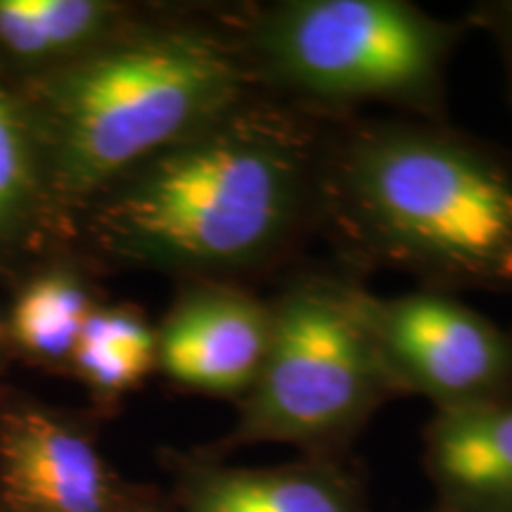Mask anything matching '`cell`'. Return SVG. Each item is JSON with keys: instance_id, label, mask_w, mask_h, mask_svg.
Segmentation results:
<instances>
[{"instance_id": "1", "label": "cell", "mask_w": 512, "mask_h": 512, "mask_svg": "<svg viewBox=\"0 0 512 512\" xmlns=\"http://www.w3.org/2000/svg\"><path fill=\"white\" fill-rule=\"evenodd\" d=\"M339 114L256 91L114 181L93 214L114 259L252 273L318 223L323 155Z\"/></svg>"}, {"instance_id": "2", "label": "cell", "mask_w": 512, "mask_h": 512, "mask_svg": "<svg viewBox=\"0 0 512 512\" xmlns=\"http://www.w3.org/2000/svg\"><path fill=\"white\" fill-rule=\"evenodd\" d=\"M351 268L512 292V155L441 119L332 121L318 223Z\"/></svg>"}, {"instance_id": "3", "label": "cell", "mask_w": 512, "mask_h": 512, "mask_svg": "<svg viewBox=\"0 0 512 512\" xmlns=\"http://www.w3.org/2000/svg\"><path fill=\"white\" fill-rule=\"evenodd\" d=\"M256 91L233 19L102 41L55 88L57 181L95 195Z\"/></svg>"}, {"instance_id": "4", "label": "cell", "mask_w": 512, "mask_h": 512, "mask_svg": "<svg viewBox=\"0 0 512 512\" xmlns=\"http://www.w3.org/2000/svg\"><path fill=\"white\" fill-rule=\"evenodd\" d=\"M233 19L259 91L328 114L384 105L441 119L465 22L408 0H273Z\"/></svg>"}, {"instance_id": "5", "label": "cell", "mask_w": 512, "mask_h": 512, "mask_svg": "<svg viewBox=\"0 0 512 512\" xmlns=\"http://www.w3.org/2000/svg\"><path fill=\"white\" fill-rule=\"evenodd\" d=\"M354 275L306 271L271 299V339L240 399L230 446L347 444L396 389L361 313Z\"/></svg>"}, {"instance_id": "6", "label": "cell", "mask_w": 512, "mask_h": 512, "mask_svg": "<svg viewBox=\"0 0 512 512\" xmlns=\"http://www.w3.org/2000/svg\"><path fill=\"white\" fill-rule=\"evenodd\" d=\"M361 313L399 396H425L437 413L512 399V328L453 292L380 297L363 287Z\"/></svg>"}, {"instance_id": "7", "label": "cell", "mask_w": 512, "mask_h": 512, "mask_svg": "<svg viewBox=\"0 0 512 512\" xmlns=\"http://www.w3.org/2000/svg\"><path fill=\"white\" fill-rule=\"evenodd\" d=\"M271 323V299L228 280L197 285L157 330V366L195 392L240 401L264 363Z\"/></svg>"}, {"instance_id": "8", "label": "cell", "mask_w": 512, "mask_h": 512, "mask_svg": "<svg viewBox=\"0 0 512 512\" xmlns=\"http://www.w3.org/2000/svg\"><path fill=\"white\" fill-rule=\"evenodd\" d=\"M0 486L19 512H112L114 491L95 446L38 411L0 420Z\"/></svg>"}, {"instance_id": "9", "label": "cell", "mask_w": 512, "mask_h": 512, "mask_svg": "<svg viewBox=\"0 0 512 512\" xmlns=\"http://www.w3.org/2000/svg\"><path fill=\"white\" fill-rule=\"evenodd\" d=\"M425 470L448 512H512V399L434 413Z\"/></svg>"}, {"instance_id": "10", "label": "cell", "mask_w": 512, "mask_h": 512, "mask_svg": "<svg viewBox=\"0 0 512 512\" xmlns=\"http://www.w3.org/2000/svg\"><path fill=\"white\" fill-rule=\"evenodd\" d=\"M188 512H368L358 486L328 463L214 467L192 479Z\"/></svg>"}, {"instance_id": "11", "label": "cell", "mask_w": 512, "mask_h": 512, "mask_svg": "<svg viewBox=\"0 0 512 512\" xmlns=\"http://www.w3.org/2000/svg\"><path fill=\"white\" fill-rule=\"evenodd\" d=\"M72 356L91 387L121 394L138 387L157 366V332L133 311L93 309Z\"/></svg>"}, {"instance_id": "12", "label": "cell", "mask_w": 512, "mask_h": 512, "mask_svg": "<svg viewBox=\"0 0 512 512\" xmlns=\"http://www.w3.org/2000/svg\"><path fill=\"white\" fill-rule=\"evenodd\" d=\"M88 292L72 275L53 273L36 280L19 299L12 330L29 351L43 356H67L76 347L83 323L91 316Z\"/></svg>"}, {"instance_id": "13", "label": "cell", "mask_w": 512, "mask_h": 512, "mask_svg": "<svg viewBox=\"0 0 512 512\" xmlns=\"http://www.w3.org/2000/svg\"><path fill=\"white\" fill-rule=\"evenodd\" d=\"M34 188V155L15 100L0 88V223L24 207Z\"/></svg>"}, {"instance_id": "14", "label": "cell", "mask_w": 512, "mask_h": 512, "mask_svg": "<svg viewBox=\"0 0 512 512\" xmlns=\"http://www.w3.org/2000/svg\"><path fill=\"white\" fill-rule=\"evenodd\" d=\"M465 24L467 29H482L494 38L512 102V0H494V3L475 5L467 12Z\"/></svg>"}, {"instance_id": "15", "label": "cell", "mask_w": 512, "mask_h": 512, "mask_svg": "<svg viewBox=\"0 0 512 512\" xmlns=\"http://www.w3.org/2000/svg\"><path fill=\"white\" fill-rule=\"evenodd\" d=\"M439 512H448V510H444V508H441V510H439Z\"/></svg>"}]
</instances>
